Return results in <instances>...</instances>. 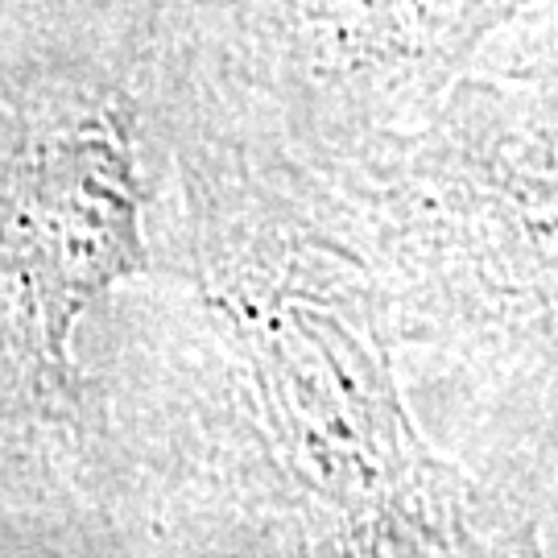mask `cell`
<instances>
[{
    "label": "cell",
    "instance_id": "obj_1",
    "mask_svg": "<svg viewBox=\"0 0 558 558\" xmlns=\"http://www.w3.org/2000/svg\"><path fill=\"white\" fill-rule=\"evenodd\" d=\"M158 228L166 278L83 331L100 451L66 555H505L356 236L244 182H174Z\"/></svg>",
    "mask_w": 558,
    "mask_h": 558
},
{
    "label": "cell",
    "instance_id": "obj_2",
    "mask_svg": "<svg viewBox=\"0 0 558 558\" xmlns=\"http://www.w3.org/2000/svg\"><path fill=\"white\" fill-rule=\"evenodd\" d=\"M558 0H4L9 34L112 66L174 179L244 182L364 244L385 174L484 46Z\"/></svg>",
    "mask_w": 558,
    "mask_h": 558
},
{
    "label": "cell",
    "instance_id": "obj_3",
    "mask_svg": "<svg viewBox=\"0 0 558 558\" xmlns=\"http://www.w3.org/2000/svg\"><path fill=\"white\" fill-rule=\"evenodd\" d=\"M405 145L364 220L401 348L456 377L505 555L534 558L558 459V50L521 38Z\"/></svg>",
    "mask_w": 558,
    "mask_h": 558
},
{
    "label": "cell",
    "instance_id": "obj_4",
    "mask_svg": "<svg viewBox=\"0 0 558 558\" xmlns=\"http://www.w3.org/2000/svg\"><path fill=\"white\" fill-rule=\"evenodd\" d=\"M0 550L62 555L100 451L83 331L170 269L174 158L112 66L0 29Z\"/></svg>",
    "mask_w": 558,
    "mask_h": 558
},
{
    "label": "cell",
    "instance_id": "obj_5",
    "mask_svg": "<svg viewBox=\"0 0 558 558\" xmlns=\"http://www.w3.org/2000/svg\"><path fill=\"white\" fill-rule=\"evenodd\" d=\"M534 550L538 555H558V459L546 484H542L538 505H534Z\"/></svg>",
    "mask_w": 558,
    "mask_h": 558
}]
</instances>
